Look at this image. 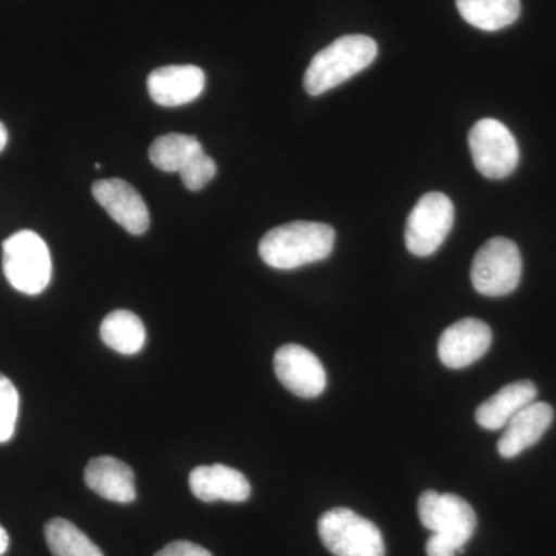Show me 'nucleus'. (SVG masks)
<instances>
[{"mask_svg": "<svg viewBox=\"0 0 556 556\" xmlns=\"http://www.w3.org/2000/svg\"><path fill=\"white\" fill-rule=\"evenodd\" d=\"M336 230L325 223L292 222L270 229L260 241V257L270 268L289 270L331 255Z\"/></svg>", "mask_w": 556, "mask_h": 556, "instance_id": "f257e3e1", "label": "nucleus"}, {"mask_svg": "<svg viewBox=\"0 0 556 556\" xmlns=\"http://www.w3.org/2000/svg\"><path fill=\"white\" fill-rule=\"evenodd\" d=\"M378 56V43L365 35H346L318 51L306 68V93L311 97L327 93L362 70L369 67Z\"/></svg>", "mask_w": 556, "mask_h": 556, "instance_id": "f03ea898", "label": "nucleus"}, {"mask_svg": "<svg viewBox=\"0 0 556 556\" xmlns=\"http://www.w3.org/2000/svg\"><path fill=\"white\" fill-rule=\"evenodd\" d=\"M2 265L11 287L22 294L38 295L50 285V249L33 230H20L3 241Z\"/></svg>", "mask_w": 556, "mask_h": 556, "instance_id": "7ed1b4c3", "label": "nucleus"}, {"mask_svg": "<svg viewBox=\"0 0 556 556\" xmlns=\"http://www.w3.org/2000/svg\"><path fill=\"white\" fill-rule=\"evenodd\" d=\"M318 535L334 556H386L378 526L350 508H332L321 515Z\"/></svg>", "mask_w": 556, "mask_h": 556, "instance_id": "20e7f679", "label": "nucleus"}, {"mask_svg": "<svg viewBox=\"0 0 556 556\" xmlns=\"http://www.w3.org/2000/svg\"><path fill=\"white\" fill-rule=\"evenodd\" d=\"M522 276L521 252L514 241L495 237L479 249L471 265V281L479 294L503 298L518 288Z\"/></svg>", "mask_w": 556, "mask_h": 556, "instance_id": "39448f33", "label": "nucleus"}, {"mask_svg": "<svg viewBox=\"0 0 556 556\" xmlns=\"http://www.w3.org/2000/svg\"><path fill=\"white\" fill-rule=\"evenodd\" d=\"M455 223V206L447 195L430 192L420 197L405 228V244L416 257L434 254L447 239Z\"/></svg>", "mask_w": 556, "mask_h": 556, "instance_id": "423d86ee", "label": "nucleus"}, {"mask_svg": "<svg viewBox=\"0 0 556 556\" xmlns=\"http://www.w3.org/2000/svg\"><path fill=\"white\" fill-rule=\"evenodd\" d=\"M468 146L479 174L503 179L514 174L519 163V148L511 131L500 121H478L468 134Z\"/></svg>", "mask_w": 556, "mask_h": 556, "instance_id": "0eeeda50", "label": "nucleus"}, {"mask_svg": "<svg viewBox=\"0 0 556 556\" xmlns=\"http://www.w3.org/2000/svg\"><path fill=\"white\" fill-rule=\"evenodd\" d=\"M417 514L420 522L431 533L447 538L463 552L468 541L477 530V514L466 500L452 493L427 490L419 496Z\"/></svg>", "mask_w": 556, "mask_h": 556, "instance_id": "6e6552de", "label": "nucleus"}, {"mask_svg": "<svg viewBox=\"0 0 556 556\" xmlns=\"http://www.w3.org/2000/svg\"><path fill=\"white\" fill-rule=\"evenodd\" d=\"M274 369L281 386L299 397L320 396L327 388V372L316 354L302 345H283L274 356Z\"/></svg>", "mask_w": 556, "mask_h": 556, "instance_id": "1a4fd4ad", "label": "nucleus"}, {"mask_svg": "<svg viewBox=\"0 0 556 556\" xmlns=\"http://www.w3.org/2000/svg\"><path fill=\"white\" fill-rule=\"evenodd\" d=\"M492 329L478 318H463L442 332L438 354L447 368L463 369L479 361L492 345Z\"/></svg>", "mask_w": 556, "mask_h": 556, "instance_id": "9d476101", "label": "nucleus"}, {"mask_svg": "<svg viewBox=\"0 0 556 556\" xmlns=\"http://www.w3.org/2000/svg\"><path fill=\"white\" fill-rule=\"evenodd\" d=\"M93 197L105 212L131 236H141L150 226L148 204L138 190L124 179H100L94 182Z\"/></svg>", "mask_w": 556, "mask_h": 556, "instance_id": "9b49d317", "label": "nucleus"}, {"mask_svg": "<svg viewBox=\"0 0 556 556\" xmlns=\"http://www.w3.org/2000/svg\"><path fill=\"white\" fill-rule=\"evenodd\" d=\"M206 86V75L197 65H167L153 70L148 79L150 98L163 108H179L195 101Z\"/></svg>", "mask_w": 556, "mask_h": 556, "instance_id": "f8f14e48", "label": "nucleus"}, {"mask_svg": "<svg viewBox=\"0 0 556 556\" xmlns=\"http://www.w3.org/2000/svg\"><path fill=\"white\" fill-rule=\"evenodd\" d=\"M189 485L193 496L204 503H244L251 496V484L247 477L236 468L223 464L193 468Z\"/></svg>", "mask_w": 556, "mask_h": 556, "instance_id": "ddd939ff", "label": "nucleus"}, {"mask_svg": "<svg viewBox=\"0 0 556 556\" xmlns=\"http://www.w3.org/2000/svg\"><path fill=\"white\" fill-rule=\"evenodd\" d=\"M554 408L546 402H533L504 427L497 441V453L506 459L521 455L535 445L554 422Z\"/></svg>", "mask_w": 556, "mask_h": 556, "instance_id": "4468645a", "label": "nucleus"}, {"mask_svg": "<svg viewBox=\"0 0 556 556\" xmlns=\"http://www.w3.org/2000/svg\"><path fill=\"white\" fill-rule=\"evenodd\" d=\"M86 484L113 503L129 504L137 500L134 470L113 456L94 457L84 473Z\"/></svg>", "mask_w": 556, "mask_h": 556, "instance_id": "2eb2a0df", "label": "nucleus"}, {"mask_svg": "<svg viewBox=\"0 0 556 556\" xmlns=\"http://www.w3.org/2000/svg\"><path fill=\"white\" fill-rule=\"evenodd\" d=\"M536 396L535 383L530 380L508 383L492 397L486 399L484 404L479 405L475 419L478 426L485 430H503L519 412L533 404Z\"/></svg>", "mask_w": 556, "mask_h": 556, "instance_id": "dca6fc26", "label": "nucleus"}, {"mask_svg": "<svg viewBox=\"0 0 556 556\" xmlns=\"http://www.w3.org/2000/svg\"><path fill=\"white\" fill-rule=\"evenodd\" d=\"M456 7L467 24L484 31L503 30L521 14L519 0H456Z\"/></svg>", "mask_w": 556, "mask_h": 556, "instance_id": "f3484780", "label": "nucleus"}, {"mask_svg": "<svg viewBox=\"0 0 556 556\" xmlns=\"http://www.w3.org/2000/svg\"><path fill=\"white\" fill-rule=\"evenodd\" d=\"M146 328L141 318L130 311L118 309L110 313L101 324V339L116 353L134 356L144 348Z\"/></svg>", "mask_w": 556, "mask_h": 556, "instance_id": "a211bd4d", "label": "nucleus"}, {"mask_svg": "<svg viewBox=\"0 0 556 556\" xmlns=\"http://www.w3.org/2000/svg\"><path fill=\"white\" fill-rule=\"evenodd\" d=\"M203 149L195 137L182 134H167L156 138L149 149V159L156 169L174 174L182 170L197 153Z\"/></svg>", "mask_w": 556, "mask_h": 556, "instance_id": "6ab92c4d", "label": "nucleus"}, {"mask_svg": "<svg viewBox=\"0 0 556 556\" xmlns=\"http://www.w3.org/2000/svg\"><path fill=\"white\" fill-rule=\"evenodd\" d=\"M46 541L53 556H104L83 530L64 518L47 522Z\"/></svg>", "mask_w": 556, "mask_h": 556, "instance_id": "aec40b11", "label": "nucleus"}, {"mask_svg": "<svg viewBox=\"0 0 556 556\" xmlns=\"http://www.w3.org/2000/svg\"><path fill=\"white\" fill-rule=\"evenodd\" d=\"M20 416V393L7 376L0 375V444L9 442Z\"/></svg>", "mask_w": 556, "mask_h": 556, "instance_id": "412c9836", "label": "nucleus"}, {"mask_svg": "<svg viewBox=\"0 0 556 556\" xmlns=\"http://www.w3.org/2000/svg\"><path fill=\"white\" fill-rule=\"evenodd\" d=\"M215 174H217V164H215L211 156L204 153V150H201L182 167V170L179 172V177H181L186 188L197 192V190L206 188L208 182L214 179Z\"/></svg>", "mask_w": 556, "mask_h": 556, "instance_id": "4be33fe9", "label": "nucleus"}, {"mask_svg": "<svg viewBox=\"0 0 556 556\" xmlns=\"http://www.w3.org/2000/svg\"><path fill=\"white\" fill-rule=\"evenodd\" d=\"M155 556H212V554L206 548L190 543V541H174V543L161 548Z\"/></svg>", "mask_w": 556, "mask_h": 556, "instance_id": "5701e85b", "label": "nucleus"}, {"mask_svg": "<svg viewBox=\"0 0 556 556\" xmlns=\"http://www.w3.org/2000/svg\"><path fill=\"white\" fill-rule=\"evenodd\" d=\"M427 556H456L457 547L447 538L431 533L427 541Z\"/></svg>", "mask_w": 556, "mask_h": 556, "instance_id": "b1692460", "label": "nucleus"}, {"mask_svg": "<svg viewBox=\"0 0 556 556\" xmlns=\"http://www.w3.org/2000/svg\"><path fill=\"white\" fill-rule=\"evenodd\" d=\"M9 547H10L9 533H7V530L3 529L2 526H0V556L5 555L7 551H9Z\"/></svg>", "mask_w": 556, "mask_h": 556, "instance_id": "393cba45", "label": "nucleus"}, {"mask_svg": "<svg viewBox=\"0 0 556 556\" xmlns=\"http://www.w3.org/2000/svg\"><path fill=\"white\" fill-rule=\"evenodd\" d=\"M7 142H9V130L0 123V152L7 148Z\"/></svg>", "mask_w": 556, "mask_h": 556, "instance_id": "a878e982", "label": "nucleus"}]
</instances>
